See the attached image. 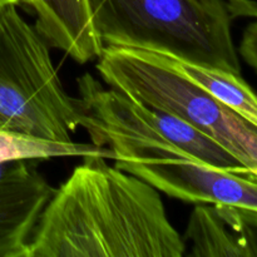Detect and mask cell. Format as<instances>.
<instances>
[{"label": "cell", "instance_id": "10", "mask_svg": "<svg viewBox=\"0 0 257 257\" xmlns=\"http://www.w3.org/2000/svg\"><path fill=\"white\" fill-rule=\"evenodd\" d=\"M112 158L114 155L105 147L88 145V143L60 142L33 137L13 131L0 130V165L14 161L52 160L65 157H92Z\"/></svg>", "mask_w": 257, "mask_h": 257}, {"label": "cell", "instance_id": "2", "mask_svg": "<svg viewBox=\"0 0 257 257\" xmlns=\"http://www.w3.org/2000/svg\"><path fill=\"white\" fill-rule=\"evenodd\" d=\"M103 47L131 48L241 74L231 24L255 0H88Z\"/></svg>", "mask_w": 257, "mask_h": 257}, {"label": "cell", "instance_id": "6", "mask_svg": "<svg viewBox=\"0 0 257 257\" xmlns=\"http://www.w3.org/2000/svg\"><path fill=\"white\" fill-rule=\"evenodd\" d=\"M183 240L192 257H257V211L225 203H198Z\"/></svg>", "mask_w": 257, "mask_h": 257}, {"label": "cell", "instance_id": "13", "mask_svg": "<svg viewBox=\"0 0 257 257\" xmlns=\"http://www.w3.org/2000/svg\"><path fill=\"white\" fill-rule=\"evenodd\" d=\"M9 4H14L13 0H0V9H2L3 7H5V5H9Z\"/></svg>", "mask_w": 257, "mask_h": 257}, {"label": "cell", "instance_id": "7", "mask_svg": "<svg viewBox=\"0 0 257 257\" xmlns=\"http://www.w3.org/2000/svg\"><path fill=\"white\" fill-rule=\"evenodd\" d=\"M54 192L29 165L0 181V257H28L38 221Z\"/></svg>", "mask_w": 257, "mask_h": 257}, {"label": "cell", "instance_id": "5", "mask_svg": "<svg viewBox=\"0 0 257 257\" xmlns=\"http://www.w3.org/2000/svg\"><path fill=\"white\" fill-rule=\"evenodd\" d=\"M120 170L185 202L225 203L257 211V176L218 170L188 157L115 161Z\"/></svg>", "mask_w": 257, "mask_h": 257}, {"label": "cell", "instance_id": "4", "mask_svg": "<svg viewBox=\"0 0 257 257\" xmlns=\"http://www.w3.org/2000/svg\"><path fill=\"white\" fill-rule=\"evenodd\" d=\"M17 7L0 9V130L70 142L79 128L75 98L64 90L47 40Z\"/></svg>", "mask_w": 257, "mask_h": 257}, {"label": "cell", "instance_id": "12", "mask_svg": "<svg viewBox=\"0 0 257 257\" xmlns=\"http://www.w3.org/2000/svg\"><path fill=\"white\" fill-rule=\"evenodd\" d=\"M28 161H14V162H7L0 165V181L15 175L17 172L22 171L23 168L27 167L29 163Z\"/></svg>", "mask_w": 257, "mask_h": 257}, {"label": "cell", "instance_id": "3", "mask_svg": "<svg viewBox=\"0 0 257 257\" xmlns=\"http://www.w3.org/2000/svg\"><path fill=\"white\" fill-rule=\"evenodd\" d=\"M97 70L108 87L187 122L257 176V127L176 69L158 53L104 47Z\"/></svg>", "mask_w": 257, "mask_h": 257}, {"label": "cell", "instance_id": "11", "mask_svg": "<svg viewBox=\"0 0 257 257\" xmlns=\"http://www.w3.org/2000/svg\"><path fill=\"white\" fill-rule=\"evenodd\" d=\"M240 54L245 62L257 73V18L243 32L240 44Z\"/></svg>", "mask_w": 257, "mask_h": 257}, {"label": "cell", "instance_id": "1", "mask_svg": "<svg viewBox=\"0 0 257 257\" xmlns=\"http://www.w3.org/2000/svg\"><path fill=\"white\" fill-rule=\"evenodd\" d=\"M186 247L157 188L92 156L55 190L28 257H182Z\"/></svg>", "mask_w": 257, "mask_h": 257}, {"label": "cell", "instance_id": "9", "mask_svg": "<svg viewBox=\"0 0 257 257\" xmlns=\"http://www.w3.org/2000/svg\"><path fill=\"white\" fill-rule=\"evenodd\" d=\"M171 64L211 95L257 127V94L241 78L226 70L190 64L166 55Z\"/></svg>", "mask_w": 257, "mask_h": 257}, {"label": "cell", "instance_id": "14", "mask_svg": "<svg viewBox=\"0 0 257 257\" xmlns=\"http://www.w3.org/2000/svg\"><path fill=\"white\" fill-rule=\"evenodd\" d=\"M28 0H13L15 5H19V4H27Z\"/></svg>", "mask_w": 257, "mask_h": 257}, {"label": "cell", "instance_id": "8", "mask_svg": "<svg viewBox=\"0 0 257 257\" xmlns=\"http://www.w3.org/2000/svg\"><path fill=\"white\" fill-rule=\"evenodd\" d=\"M35 13V29L49 47L84 64L102 55L103 47L94 29L88 0H28Z\"/></svg>", "mask_w": 257, "mask_h": 257}]
</instances>
